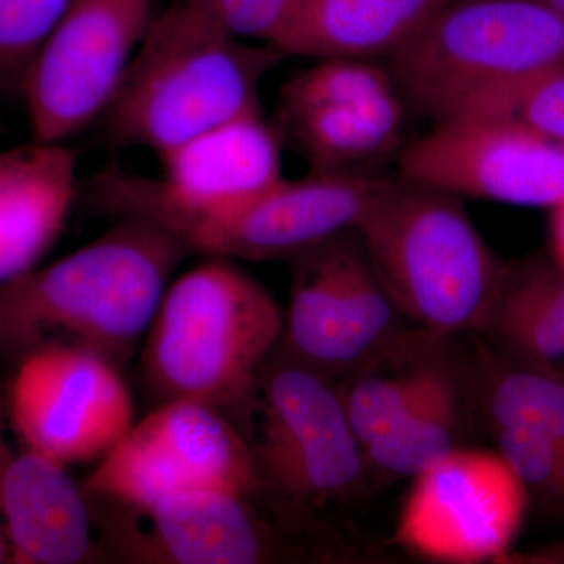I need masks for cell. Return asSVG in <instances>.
Returning <instances> with one entry per match:
<instances>
[{
    "label": "cell",
    "mask_w": 564,
    "mask_h": 564,
    "mask_svg": "<svg viewBox=\"0 0 564 564\" xmlns=\"http://www.w3.org/2000/svg\"><path fill=\"white\" fill-rule=\"evenodd\" d=\"M284 55L237 40L187 0L155 14L101 118L111 144L161 155L207 129L261 110L259 91Z\"/></svg>",
    "instance_id": "cell-1"
},
{
    "label": "cell",
    "mask_w": 564,
    "mask_h": 564,
    "mask_svg": "<svg viewBox=\"0 0 564 564\" xmlns=\"http://www.w3.org/2000/svg\"><path fill=\"white\" fill-rule=\"evenodd\" d=\"M204 261L173 278L141 351L155 395L221 411L254 402L284 328L272 293L232 259Z\"/></svg>",
    "instance_id": "cell-2"
},
{
    "label": "cell",
    "mask_w": 564,
    "mask_h": 564,
    "mask_svg": "<svg viewBox=\"0 0 564 564\" xmlns=\"http://www.w3.org/2000/svg\"><path fill=\"white\" fill-rule=\"evenodd\" d=\"M184 245L139 217L44 269L0 285V317L18 339L61 333L73 347L122 358L150 328Z\"/></svg>",
    "instance_id": "cell-3"
},
{
    "label": "cell",
    "mask_w": 564,
    "mask_h": 564,
    "mask_svg": "<svg viewBox=\"0 0 564 564\" xmlns=\"http://www.w3.org/2000/svg\"><path fill=\"white\" fill-rule=\"evenodd\" d=\"M355 231L393 303L421 332L444 339L485 332L510 270L462 198L388 181Z\"/></svg>",
    "instance_id": "cell-4"
},
{
    "label": "cell",
    "mask_w": 564,
    "mask_h": 564,
    "mask_svg": "<svg viewBox=\"0 0 564 564\" xmlns=\"http://www.w3.org/2000/svg\"><path fill=\"white\" fill-rule=\"evenodd\" d=\"M564 63V22L540 0H443L384 65L433 122L467 113Z\"/></svg>",
    "instance_id": "cell-5"
},
{
    "label": "cell",
    "mask_w": 564,
    "mask_h": 564,
    "mask_svg": "<svg viewBox=\"0 0 564 564\" xmlns=\"http://www.w3.org/2000/svg\"><path fill=\"white\" fill-rule=\"evenodd\" d=\"M262 486L250 443L225 413L188 400H166L133 422L82 489L93 499L143 511L182 492H258Z\"/></svg>",
    "instance_id": "cell-6"
},
{
    "label": "cell",
    "mask_w": 564,
    "mask_h": 564,
    "mask_svg": "<svg viewBox=\"0 0 564 564\" xmlns=\"http://www.w3.org/2000/svg\"><path fill=\"white\" fill-rule=\"evenodd\" d=\"M254 402L259 433L252 454L263 485L282 499L321 508L355 496L366 484L364 447L332 381L284 359H269Z\"/></svg>",
    "instance_id": "cell-7"
},
{
    "label": "cell",
    "mask_w": 564,
    "mask_h": 564,
    "mask_svg": "<svg viewBox=\"0 0 564 564\" xmlns=\"http://www.w3.org/2000/svg\"><path fill=\"white\" fill-rule=\"evenodd\" d=\"M154 0H73L20 88L33 140L99 122L155 18Z\"/></svg>",
    "instance_id": "cell-8"
},
{
    "label": "cell",
    "mask_w": 564,
    "mask_h": 564,
    "mask_svg": "<svg viewBox=\"0 0 564 564\" xmlns=\"http://www.w3.org/2000/svg\"><path fill=\"white\" fill-rule=\"evenodd\" d=\"M529 508L524 486L499 451L458 447L415 475L395 540L433 562H503Z\"/></svg>",
    "instance_id": "cell-9"
},
{
    "label": "cell",
    "mask_w": 564,
    "mask_h": 564,
    "mask_svg": "<svg viewBox=\"0 0 564 564\" xmlns=\"http://www.w3.org/2000/svg\"><path fill=\"white\" fill-rule=\"evenodd\" d=\"M386 184L388 180L369 173L311 170L295 180L282 177L232 209L158 226L188 252L232 261L291 262L340 234L355 231Z\"/></svg>",
    "instance_id": "cell-10"
},
{
    "label": "cell",
    "mask_w": 564,
    "mask_h": 564,
    "mask_svg": "<svg viewBox=\"0 0 564 564\" xmlns=\"http://www.w3.org/2000/svg\"><path fill=\"white\" fill-rule=\"evenodd\" d=\"M400 180L458 196L554 207L564 196V147L499 115L436 121L400 152Z\"/></svg>",
    "instance_id": "cell-11"
},
{
    "label": "cell",
    "mask_w": 564,
    "mask_h": 564,
    "mask_svg": "<svg viewBox=\"0 0 564 564\" xmlns=\"http://www.w3.org/2000/svg\"><path fill=\"white\" fill-rule=\"evenodd\" d=\"M10 406L28 448L65 466L101 459L135 422L113 364L73 345L33 351L14 375Z\"/></svg>",
    "instance_id": "cell-12"
},
{
    "label": "cell",
    "mask_w": 564,
    "mask_h": 564,
    "mask_svg": "<svg viewBox=\"0 0 564 564\" xmlns=\"http://www.w3.org/2000/svg\"><path fill=\"white\" fill-rule=\"evenodd\" d=\"M258 492L202 489L165 497L143 511L150 530L118 536L141 563L256 564L280 556V534L251 502Z\"/></svg>",
    "instance_id": "cell-13"
},
{
    "label": "cell",
    "mask_w": 564,
    "mask_h": 564,
    "mask_svg": "<svg viewBox=\"0 0 564 564\" xmlns=\"http://www.w3.org/2000/svg\"><path fill=\"white\" fill-rule=\"evenodd\" d=\"M77 195L79 162L68 144L32 140L0 151V285L35 269Z\"/></svg>",
    "instance_id": "cell-14"
},
{
    "label": "cell",
    "mask_w": 564,
    "mask_h": 564,
    "mask_svg": "<svg viewBox=\"0 0 564 564\" xmlns=\"http://www.w3.org/2000/svg\"><path fill=\"white\" fill-rule=\"evenodd\" d=\"M0 511L14 563L79 564L95 551L84 489L65 464L31 448L2 467Z\"/></svg>",
    "instance_id": "cell-15"
},
{
    "label": "cell",
    "mask_w": 564,
    "mask_h": 564,
    "mask_svg": "<svg viewBox=\"0 0 564 564\" xmlns=\"http://www.w3.org/2000/svg\"><path fill=\"white\" fill-rule=\"evenodd\" d=\"M443 0H300L276 51L288 57L389 58Z\"/></svg>",
    "instance_id": "cell-16"
},
{
    "label": "cell",
    "mask_w": 564,
    "mask_h": 564,
    "mask_svg": "<svg viewBox=\"0 0 564 564\" xmlns=\"http://www.w3.org/2000/svg\"><path fill=\"white\" fill-rule=\"evenodd\" d=\"M344 234L292 259L291 303L276 347L278 358L328 381L350 372L340 269Z\"/></svg>",
    "instance_id": "cell-17"
},
{
    "label": "cell",
    "mask_w": 564,
    "mask_h": 564,
    "mask_svg": "<svg viewBox=\"0 0 564 564\" xmlns=\"http://www.w3.org/2000/svg\"><path fill=\"white\" fill-rule=\"evenodd\" d=\"M404 102L400 91L362 109H280L281 129L315 172L367 173L402 144Z\"/></svg>",
    "instance_id": "cell-18"
},
{
    "label": "cell",
    "mask_w": 564,
    "mask_h": 564,
    "mask_svg": "<svg viewBox=\"0 0 564 564\" xmlns=\"http://www.w3.org/2000/svg\"><path fill=\"white\" fill-rule=\"evenodd\" d=\"M481 334L508 361L564 381V270H510Z\"/></svg>",
    "instance_id": "cell-19"
},
{
    "label": "cell",
    "mask_w": 564,
    "mask_h": 564,
    "mask_svg": "<svg viewBox=\"0 0 564 564\" xmlns=\"http://www.w3.org/2000/svg\"><path fill=\"white\" fill-rule=\"evenodd\" d=\"M464 392L454 367L417 403L364 447L367 469L386 477H415L459 445Z\"/></svg>",
    "instance_id": "cell-20"
},
{
    "label": "cell",
    "mask_w": 564,
    "mask_h": 564,
    "mask_svg": "<svg viewBox=\"0 0 564 564\" xmlns=\"http://www.w3.org/2000/svg\"><path fill=\"white\" fill-rule=\"evenodd\" d=\"M441 340L444 337L423 333L421 340L408 344L399 372L384 375L369 366L351 372L356 377L340 397L362 447L399 422L451 367L436 351Z\"/></svg>",
    "instance_id": "cell-21"
},
{
    "label": "cell",
    "mask_w": 564,
    "mask_h": 564,
    "mask_svg": "<svg viewBox=\"0 0 564 564\" xmlns=\"http://www.w3.org/2000/svg\"><path fill=\"white\" fill-rule=\"evenodd\" d=\"M475 383L486 417L496 426H522L564 448V381L519 366L480 347Z\"/></svg>",
    "instance_id": "cell-22"
},
{
    "label": "cell",
    "mask_w": 564,
    "mask_h": 564,
    "mask_svg": "<svg viewBox=\"0 0 564 564\" xmlns=\"http://www.w3.org/2000/svg\"><path fill=\"white\" fill-rule=\"evenodd\" d=\"M393 91L399 88L386 65L370 58H318L310 68L299 70L284 82L280 109H362Z\"/></svg>",
    "instance_id": "cell-23"
},
{
    "label": "cell",
    "mask_w": 564,
    "mask_h": 564,
    "mask_svg": "<svg viewBox=\"0 0 564 564\" xmlns=\"http://www.w3.org/2000/svg\"><path fill=\"white\" fill-rule=\"evenodd\" d=\"M73 0H0V93H18Z\"/></svg>",
    "instance_id": "cell-24"
},
{
    "label": "cell",
    "mask_w": 564,
    "mask_h": 564,
    "mask_svg": "<svg viewBox=\"0 0 564 564\" xmlns=\"http://www.w3.org/2000/svg\"><path fill=\"white\" fill-rule=\"evenodd\" d=\"M497 451L524 486L530 505L564 518V448L522 426H496Z\"/></svg>",
    "instance_id": "cell-25"
},
{
    "label": "cell",
    "mask_w": 564,
    "mask_h": 564,
    "mask_svg": "<svg viewBox=\"0 0 564 564\" xmlns=\"http://www.w3.org/2000/svg\"><path fill=\"white\" fill-rule=\"evenodd\" d=\"M467 113L510 118L564 147V63Z\"/></svg>",
    "instance_id": "cell-26"
},
{
    "label": "cell",
    "mask_w": 564,
    "mask_h": 564,
    "mask_svg": "<svg viewBox=\"0 0 564 564\" xmlns=\"http://www.w3.org/2000/svg\"><path fill=\"white\" fill-rule=\"evenodd\" d=\"M218 28L248 43L276 50L295 17L300 0H187Z\"/></svg>",
    "instance_id": "cell-27"
},
{
    "label": "cell",
    "mask_w": 564,
    "mask_h": 564,
    "mask_svg": "<svg viewBox=\"0 0 564 564\" xmlns=\"http://www.w3.org/2000/svg\"><path fill=\"white\" fill-rule=\"evenodd\" d=\"M551 223V247L554 263L564 270V196L555 204Z\"/></svg>",
    "instance_id": "cell-28"
},
{
    "label": "cell",
    "mask_w": 564,
    "mask_h": 564,
    "mask_svg": "<svg viewBox=\"0 0 564 564\" xmlns=\"http://www.w3.org/2000/svg\"><path fill=\"white\" fill-rule=\"evenodd\" d=\"M507 562L529 564H564V544L544 551L532 552V554L507 556Z\"/></svg>",
    "instance_id": "cell-29"
},
{
    "label": "cell",
    "mask_w": 564,
    "mask_h": 564,
    "mask_svg": "<svg viewBox=\"0 0 564 564\" xmlns=\"http://www.w3.org/2000/svg\"><path fill=\"white\" fill-rule=\"evenodd\" d=\"M540 2H543L549 9L554 10L564 22V0H540Z\"/></svg>",
    "instance_id": "cell-30"
},
{
    "label": "cell",
    "mask_w": 564,
    "mask_h": 564,
    "mask_svg": "<svg viewBox=\"0 0 564 564\" xmlns=\"http://www.w3.org/2000/svg\"><path fill=\"white\" fill-rule=\"evenodd\" d=\"M7 556V543L6 538H3L2 532H0V563L3 562V558Z\"/></svg>",
    "instance_id": "cell-31"
}]
</instances>
